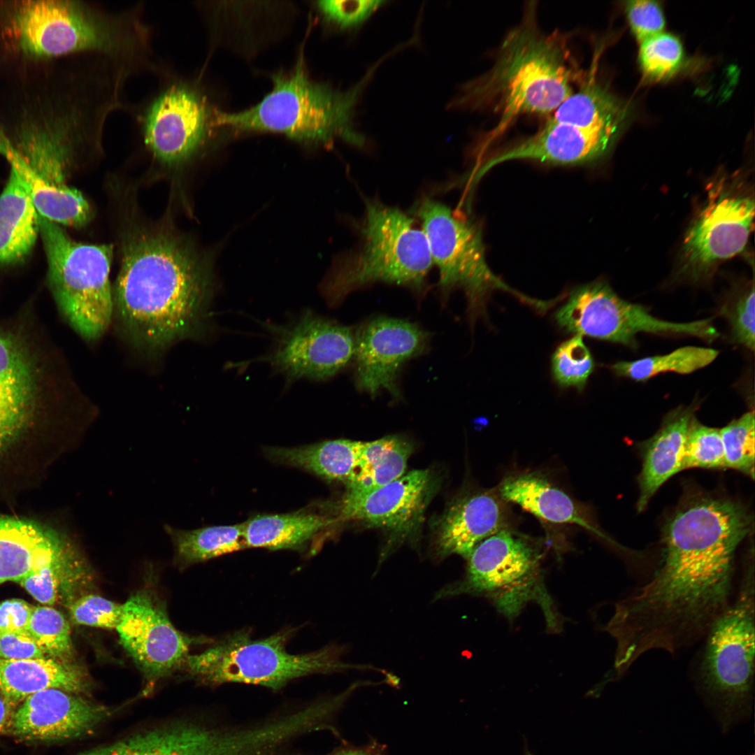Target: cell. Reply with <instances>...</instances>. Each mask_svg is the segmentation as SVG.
Listing matches in <instances>:
<instances>
[{"instance_id": "6da1fadb", "label": "cell", "mask_w": 755, "mask_h": 755, "mask_svg": "<svg viewBox=\"0 0 755 755\" xmlns=\"http://www.w3.org/2000/svg\"><path fill=\"white\" fill-rule=\"evenodd\" d=\"M751 523L731 499L705 495L680 505L663 526L657 569L624 598L629 616L665 639L703 636L733 598L736 552Z\"/></svg>"}, {"instance_id": "7a4b0ae2", "label": "cell", "mask_w": 755, "mask_h": 755, "mask_svg": "<svg viewBox=\"0 0 755 755\" xmlns=\"http://www.w3.org/2000/svg\"><path fill=\"white\" fill-rule=\"evenodd\" d=\"M121 255L113 315L134 343L161 350L206 329L211 263L190 240L163 224L133 221L122 229Z\"/></svg>"}, {"instance_id": "3957f363", "label": "cell", "mask_w": 755, "mask_h": 755, "mask_svg": "<svg viewBox=\"0 0 755 755\" xmlns=\"http://www.w3.org/2000/svg\"><path fill=\"white\" fill-rule=\"evenodd\" d=\"M531 11L508 34L491 70L464 84L447 106L500 116L484 145L519 116L552 114L574 92L577 76L565 41L542 33Z\"/></svg>"}, {"instance_id": "277c9868", "label": "cell", "mask_w": 755, "mask_h": 755, "mask_svg": "<svg viewBox=\"0 0 755 755\" xmlns=\"http://www.w3.org/2000/svg\"><path fill=\"white\" fill-rule=\"evenodd\" d=\"M63 364L28 308L0 322V458L66 419L76 396Z\"/></svg>"}, {"instance_id": "5b68a950", "label": "cell", "mask_w": 755, "mask_h": 755, "mask_svg": "<svg viewBox=\"0 0 755 755\" xmlns=\"http://www.w3.org/2000/svg\"><path fill=\"white\" fill-rule=\"evenodd\" d=\"M142 6L113 10L78 1H36L16 16L19 41L34 56L96 55L133 71L154 59L150 27Z\"/></svg>"}, {"instance_id": "8992f818", "label": "cell", "mask_w": 755, "mask_h": 755, "mask_svg": "<svg viewBox=\"0 0 755 755\" xmlns=\"http://www.w3.org/2000/svg\"><path fill=\"white\" fill-rule=\"evenodd\" d=\"M110 106L92 95L75 96L44 129L25 133L6 155L24 181L38 214L57 224L81 226L91 218L85 199L66 183L78 152L98 151Z\"/></svg>"}, {"instance_id": "52a82bcc", "label": "cell", "mask_w": 755, "mask_h": 755, "mask_svg": "<svg viewBox=\"0 0 755 755\" xmlns=\"http://www.w3.org/2000/svg\"><path fill=\"white\" fill-rule=\"evenodd\" d=\"M374 66L346 91L310 80L301 59L291 74L273 76V87L259 103L244 111L215 110V128L239 131H271L301 142L329 144L340 138L358 148L365 136L353 126L356 105Z\"/></svg>"}, {"instance_id": "ba28073f", "label": "cell", "mask_w": 755, "mask_h": 755, "mask_svg": "<svg viewBox=\"0 0 755 755\" xmlns=\"http://www.w3.org/2000/svg\"><path fill=\"white\" fill-rule=\"evenodd\" d=\"M355 223L358 243L337 259L321 286L330 306L350 292L376 282L405 286L421 293L433 266L426 237L415 220L375 199L364 201Z\"/></svg>"}, {"instance_id": "9c48e42d", "label": "cell", "mask_w": 755, "mask_h": 755, "mask_svg": "<svg viewBox=\"0 0 755 755\" xmlns=\"http://www.w3.org/2000/svg\"><path fill=\"white\" fill-rule=\"evenodd\" d=\"M697 666L699 685L724 729L749 714L755 663V576L748 561L737 592L713 621Z\"/></svg>"}, {"instance_id": "30bf717a", "label": "cell", "mask_w": 755, "mask_h": 755, "mask_svg": "<svg viewBox=\"0 0 755 755\" xmlns=\"http://www.w3.org/2000/svg\"><path fill=\"white\" fill-rule=\"evenodd\" d=\"M48 261L47 282L57 309L82 338L94 341L113 315L111 245L73 240L59 224L38 215Z\"/></svg>"}, {"instance_id": "8fae6325", "label": "cell", "mask_w": 755, "mask_h": 755, "mask_svg": "<svg viewBox=\"0 0 755 755\" xmlns=\"http://www.w3.org/2000/svg\"><path fill=\"white\" fill-rule=\"evenodd\" d=\"M290 634L282 631L253 640L247 631L236 632L200 654H189L185 664L194 677L208 684L244 683L274 691L312 674L373 668L343 662L342 649L335 646L305 654H290L286 649Z\"/></svg>"}, {"instance_id": "7c38bea8", "label": "cell", "mask_w": 755, "mask_h": 755, "mask_svg": "<svg viewBox=\"0 0 755 755\" xmlns=\"http://www.w3.org/2000/svg\"><path fill=\"white\" fill-rule=\"evenodd\" d=\"M145 101L133 107L137 129L158 164L180 168L206 145L213 129V109L196 82L166 69Z\"/></svg>"}, {"instance_id": "4fadbf2b", "label": "cell", "mask_w": 755, "mask_h": 755, "mask_svg": "<svg viewBox=\"0 0 755 755\" xmlns=\"http://www.w3.org/2000/svg\"><path fill=\"white\" fill-rule=\"evenodd\" d=\"M422 222L433 261L438 270V286L443 296L456 288L468 299L471 315L484 309V300L494 289L520 296L489 268L482 230L473 220L429 197L415 208Z\"/></svg>"}, {"instance_id": "5bb4252c", "label": "cell", "mask_w": 755, "mask_h": 755, "mask_svg": "<svg viewBox=\"0 0 755 755\" xmlns=\"http://www.w3.org/2000/svg\"><path fill=\"white\" fill-rule=\"evenodd\" d=\"M554 318L567 332L631 348L637 347L635 336L640 332L689 335L708 342L719 335L712 319L680 323L657 318L647 308L621 299L602 282L577 287L555 312Z\"/></svg>"}, {"instance_id": "9a60e30c", "label": "cell", "mask_w": 755, "mask_h": 755, "mask_svg": "<svg viewBox=\"0 0 755 755\" xmlns=\"http://www.w3.org/2000/svg\"><path fill=\"white\" fill-rule=\"evenodd\" d=\"M269 329L273 345L260 359L289 384L301 379L326 380L353 357L354 334L351 329L310 310Z\"/></svg>"}, {"instance_id": "2e32d148", "label": "cell", "mask_w": 755, "mask_h": 755, "mask_svg": "<svg viewBox=\"0 0 755 755\" xmlns=\"http://www.w3.org/2000/svg\"><path fill=\"white\" fill-rule=\"evenodd\" d=\"M754 198L719 185L708 195L684 238L683 274L693 281L708 276L719 263L740 253L754 230Z\"/></svg>"}, {"instance_id": "e0dca14e", "label": "cell", "mask_w": 755, "mask_h": 755, "mask_svg": "<svg viewBox=\"0 0 755 755\" xmlns=\"http://www.w3.org/2000/svg\"><path fill=\"white\" fill-rule=\"evenodd\" d=\"M467 559L464 580L441 589L436 599L461 593H487L517 603L532 585L538 566L531 545L506 528L480 542Z\"/></svg>"}, {"instance_id": "ac0fdd59", "label": "cell", "mask_w": 755, "mask_h": 755, "mask_svg": "<svg viewBox=\"0 0 755 755\" xmlns=\"http://www.w3.org/2000/svg\"><path fill=\"white\" fill-rule=\"evenodd\" d=\"M79 755H262L247 724L181 723L142 732Z\"/></svg>"}, {"instance_id": "d6986e66", "label": "cell", "mask_w": 755, "mask_h": 755, "mask_svg": "<svg viewBox=\"0 0 755 755\" xmlns=\"http://www.w3.org/2000/svg\"><path fill=\"white\" fill-rule=\"evenodd\" d=\"M121 642L150 680L168 675L185 664L189 641L171 624L161 603L151 593L138 591L123 604L116 628Z\"/></svg>"}, {"instance_id": "ffe728a7", "label": "cell", "mask_w": 755, "mask_h": 755, "mask_svg": "<svg viewBox=\"0 0 755 755\" xmlns=\"http://www.w3.org/2000/svg\"><path fill=\"white\" fill-rule=\"evenodd\" d=\"M428 336L405 320L378 317L354 335L355 382L359 389L375 396L387 390L401 397L398 371L409 359L422 352Z\"/></svg>"}, {"instance_id": "44dd1931", "label": "cell", "mask_w": 755, "mask_h": 755, "mask_svg": "<svg viewBox=\"0 0 755 755\" xmlns=\"http://www.w3.org/2000/svg\"><path fill=\"white\" fill-rule=\"evenodd\" d=\"M110 714L105 706L59 689L36 692L13 711L6 731L20 741L47 742L91 732Z\"/></svg>"}, {"instance_id": "7402d4cb", "label": "cell", "mask_w": 755, "mask_h": 755, "mask_svg": "<svg viewBox=\"0 0 755 755\" xmlns=\"http://www.w3.org/2000/svg\"><path fill=\"white\" fill-rule=\"evenodd\" d=\"M436 489V480L430 470H414L368 494H345L340 516L408 538L419 528Z\"/></svg>"}, {"instance_id": "603a6c76", "label": "cell", "mask_w": 755, "mask_h": 755, "mask_svg": "<svg viewBox=\"0 0 755 755\" xmlns=\"http://www.w3.org/2000/svg\"><path fill=\"white\" fill-rule=\"evenodd\" d=\"M618 129H587L548 120L534 134L497 152L480 166L477 178L501 163L530 160L572 166L593 162L610 148Z\"/></svg>"}, {"instance_id": "cb8c5ba5", "label": "cell", "mask_w": 755, "mask_h": 755, "mask_svg": "<svg viewBox=\"0 0 755 755\" xmlns=\"http://www.w3.org/2000/svg\"><path fill=\"white\" fill-rule=\"evenodd\" d=\"M62 531L40 522L0 515V585L23 577L77 551Z\"/></svg>"}, {"instance_id": "d4e9b609", "label": "cell", "mask_w": 755, "mask_h": 755, "mask_svg": "<svg viewBox=\"0 0 755 755\" xmlns=\"http://www.w3.org/2000/svg\"><path fill=\"white\" fill-rule=\"evenodd\" d=\"M503 508L497 496L477 492L457 500L438 519L435 549L440 557L468 558L482 540L505 528Z\"/></svg>"}, {"instance_id": "484cf974", "label": "cell", "mask_w": 755, "mask_h": 755, "mask_svg": "<svg viewBox=\"0 0 755 755\" xmlns=\"http://www.w3.org/2000/svg\"><path fill=\"white\" fill-rule=\"evenodd\" d=\"M694 406L678 407L668 413L659 430L645 442L638 476L637 510L643 512L659 489L682 470L684 443Z\"/></svg>"}, {"instance_id": "4316f807", "label": "cell", "mask_w": 755, "mask_h": 755, "mask_svg": "<svg viewBox=\"0 0 755 755\" xmlns=\"http://www.w3.org/2000/svg\"><path fill=\"white\" fill-rule=\"evenodd\" d=\"M48 689L89 694L92 683L79 666L51 658L0 659V693L14 709L28 696Z\"/></svg>"}, {"instance_id": "83f0119b", "label": "cell", "mask_w": 755, "mask_h": 755, "mask_svg": "<svg viewBox=\"0 0 755 755\" xmlns=\"http://www.w3.org/2000/svg\"><path fill=\"white\" fill-rule=\"evenodd\" d=\"M498 493L503 499L517 504L540 519L556 524H577L605 537L568 494L538 473L508 476L500 484Z\"/></svg>"}, {"instance_id": "f1b7e54d", "label": "cell", "mask_w": 755, "mask_h": 755, "mask_svg": "<svg viewBox=\"0 0 755 755\" xmlns=\"http://www.w3.org/2000/svg\"><path fill=\"white\" fill-rule=\"evenodd\" d=\"M39 231L38 214L29 189L11 167L0 195V266L15 264L31 251Z\"/></svg>"}, {"instance_id": "f546056e", "label": "cell", "mask_w": 755, "mask_h": 755, "mask_svg": "<svg viewBox=\"0 0 755 755\" xmlns=\"http://www.w3.org/2000/svg\"><path fill=\"white\" fill-rule=\"evenodd\" d=\"M361 446L360 441L338 439L296 447H269L266 454L276 462L345 484L357 471Z\"/></svg>"}, {"instance_id": "4dcf8cb0", "label": "cell", "mask_w": 755, "mask_h": 755, "mask_svg": "<svg viewBox=\"0 0 755 755\" xmlns=\"http://www.w3.org/2000/svg\"><path fill=\"white\" fill-rule=\"evenodd\" d=\"M412 452V444L401 436H389L363 443L358 468L345 483L349 496L375 491L404 475Z\"/></svg>"}, {"instance_id": "1f68e13d", "label": "cell", "mask_w": 755, "mask_h": 755, "mask_svg": "<svg viewBox=\"0 0 755 755\" xmlns=\"http://www.w3.org/2000/svg\"><path fill=\"white\" fill-rule=\"evenodd\" d=\"M333 521L305 512L257 515L243 523V537L247 548L297 549Z\"/></svg>"}, {"instance_id": "d6a6232c", "label": "cell", "mask_w": 755, "mask_h": 755, "mask_svg": "<svg viewBox=\"0 0 755 755\" xmlns=\"http://www.w3.org/2000/svg\"><path fill=\"white\" fill-rule=\"evenodd\" d=\"M591 73L548 121L587 129H620L624 118L621 106L596 80L593 71Z\"/></svg>"}, {"instance_id": "836d02e7", "label": "cell", "mask_w": 755, "mask_h": 755, "mask_svg": "<svg viewBox=\"0 0 755 755\" xmlns=\"http://www.w3.org/2000/svg\"><path fill=\"white\" fill-rule=\"evenodd\" d=\"M164 528L173 544L177 560L183 564L204 561L247 548L243 523L192 530L166 524Z\"/></svg>"}, {"instance_id": "e575fe53", "label": "cell", "mask_w": 755, "mask_h": 755, "mask_svg": "<svg viewBox=\"0 0 755 755\" xmlns=\"http://www.w3.org/2000/svg\"><path fill=\"white\" fill-rule=\"evenodd\" d=\"M719 353L712 348L686 346L663 355L618 361L611 366V369L619 376L646 381L662 373H691L710 364Z\"/></svg>"}, {"instance_id": "d590c367", "label": "cell", "mask_w": 755, "mask_h": 755, "mask_svg": "<svg viewBox=\"0 0 755 755\" xmlns=\"http://www.w3.org/2000/svg\"><path fill=\"white\" fill-rule=\"evenodd\" d=\"M27 631L46 656L72 663L74 649L71 628L59 611L49 606H34Z\"/></svg>"}, {"instance_id": "8d00e7d4", "label": "cell", "mask_w": 755, "mask_h": 755, "mask_svg": "<svg viewBox=\"0 0 755 755\" xmlns=\"http://www.w3.org/2000/svg\"><path fill=\"white\" fill-rule=\"evenodd\" d=\"M594 368V359L580 335L561 343L552 357V375L561 387L582 391Z\"/></svg>"}, {"instance_id": "74e56055", "label": "cell", "mask_w": 755, "mask_h": 755, "mask_svg": "<svg viewBox=\"0 0 755 755\" xmlns=\"http://www.w3.org/2000/svg\"><path fill=\"white\" fill-rule=\"evenodd\" d=\"M725 468L738 470L754 479V412L743 414L719 429Z\"/></svg>"}, {"instance_id": "f35d334b", "label": "cell", "mask_w": 755, "mask_h": 755, "mask_svg": "<svg viewBox=\"0 0 755 755\" xmlns=\"http://www.w3.org/2000/svg\"><path fill=\"white\" fill-rule=\"evenodd\" d=\"M684 58L682 44L675 36L661 33L641 42L638 60L649 78L664 80L674 75Z\"/></svg>"}, {"instance_id": "ab89813d", "label": "cell", "mask_w": 755, "mask_h": 755, "mask_svg": "<svg viewBox=\"0 0 755 755\" xmlns=\"http://www.w3.org/2000/svg\"><path fill=\"white\" fill-rule=\"evenodd\" d=\"M691 468H725L719 429L702 424L695 416L689 424L682 459V469Z\"/></svg>"}, {"instance_id": "60d3db41", "label": "cell", "mask_w": 755, "mask_h": 755, "mask_svg": "<svg viewBox=\"0 0 755 755\" xmlns=\"http://www.w3.org/2000/svg\"><path fill=\"white\" fill-rule=\"evenodd\" d=\"M69 612L74 624L116 629L122 616L123 604L100 596L85 594L69 603Z\"/></svg>"}, {"instance_id": "b9f144b4", "label": "cell", "mask_w": 755, "mask_h": 755, "mask_svg": "<svg viewBox=\"0 0 755 755\" xmlns=\"http://www.w3.org/2000/svg\"><path fill=\"white\" fill-rule=\"evenodd\" d=\"M754 285L742 292L720 308V314L728 322L733 340L754 351Z\"/></svg>"}, {"instance_id": "7bdbcfd3", "label": "cell", "mask_w": 755, "mask_h": 755, "mask_svg": "<svg viewBox=\"0 0 755 755\" xmlns=\"http://www.w3.org/2000/svg\"><path fill=\"white\" fill-rule=\"evenodd\" d=\"M384 1L322 0L316 6L324 21L340 30L359 27L377 10Z\"/></svg>"}, {"instance_id": "ee69618b", "label": "cell", "mask_w": 755, "mask_h": 755, "mask_svg": "<svg viewBox=\"0 0 755 755\" xmlns=\"http://www.w3.org/2000/svg\"><path fill=\"white\" fill-rule=\"evenodd\" d=\"M626 12L632 31L640 42L662 33L666 21L656 1H627Z\"/></svg>"}, {"instance_id": "f6af8a7d", "label": "cell", "mask_w": 755, "mask_h": 755, "mask_svg": "<svg viewBox=\"0 0 755 755\" xmlns=\"http://www.w3.org/2000/svg\"><path fill=\"white\" fill-rule=\"evenodd\" d=\"M49 658L27 631L0 633V659L22 660Z\"/></svg>"}, {"instance_id": "bcb514c9", "label": "cell", "mask_w": 755, "mask_h": 755, "mask_svg": "<svg viewBox=\"0 0 755 755\" xmlns=\"http://www.w3.org/2000/svg\"><path fill=\"white\" fill-rule=\"evenodd\" d=\"M34 607L18 598L1 602L0 633L27 631Z\"/></svg>"}, {"instance_id": "7dc6e473", "label": "cell", "mask_w": 755, "mask_h": 755, "mask_svg": "<svg viewBox=\"0 0 755 755\" xmlns=\"http://www.w3.org/2000/svg\"><path fill=\"white\" fill-rule=\"evenodd\" d=\"M14 708L0 693V735L6 733L8 721Z\"/></svg>"}, {"instance_id": "c3c4849f", "label": "cell", "mask_w": 755, "mask_h": 755, "mask_svg": "<svg viewBox=\"0 0 755 755\" xmlns=\"http://www.w3.org/2000/svg\"><path fill=\"white\" fill-rule=\"evenodd\" d=\"M332 755H379L375 752L366 749H351L337 752Z\"/></svg>"}]
</instances>
